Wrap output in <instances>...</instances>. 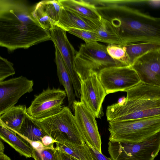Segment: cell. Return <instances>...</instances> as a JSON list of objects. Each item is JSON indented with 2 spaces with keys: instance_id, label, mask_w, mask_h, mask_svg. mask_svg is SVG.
<instances>
[{
  "instance_id": "30",
  "label": "cell",
  "mask_w": 160,
  "mask_h": 160,
  "mask_svg": "<svg viewBox=\"0 0 160 160\" xmlns=\"http://www.w3.org/2000/svg\"><path fill=\"white\" fill-rule=\"evenodd\" d=\"M41 142L44 147L51 148H54V143L57 142L48 135H46L43 137L42 139Z\"/></svg>"
},
{
  "instance_id": "17",
  "label": "cell",
  "mask_w": 160,
  "mask_h": 160,
  "mask_svg": "<svg viewBox=\"0 0 160 160\" xmlns=\"http://www.w3.org/2000/svg\"><path fill=\"white\" fill-rule=\"evenodd\" d=\"M0 138L20 155L26 158L32 157L33 148L30 143L23 137L1 125Z\"/></svg>"
},
{
  "instance_id": "23",
  "label": "cell",
  "mask_w": 160,
  "mask_h": 160,
  "mask_svg": "<svg viewBox=\"0 0 160 160\" xmlns=\"http://www.w3.org/2000/svg\"><path fill=\"white\" fill-rule=\"evenodd\" d=\"M27 140L41 141L42 139L47 135L35 122L33 118L27 115L19 130L17 133Z\"/></svg>"
},
{
  "instance_id": "4",
  "label": "cell",
  "mask_w": 160,
  "mask_h": 160,
  "mask_svg": "<svg viewBox=\"0 0 160 160\" xmlns=\"http://www.w3.org/2000/svg\"><path fill=\"white\" fill-rule=\"evenodd\" d=\"M33 119L47 135L57 142L82 145L86 144L74 116L68 106L63 107L59 113L48 118L41 119Z\"/></svg>"
},
{
  "instance_id": "13",
  "label": "cell",
  "mask_w": 160,
  "mask_h": 160,
  "mask_svg": "<svg viewBox=\"0 0 160 160\" xmlns=\"http://www.w3.org/2000/svg\"><path fill=\"white\" fill-rule=\"evenodd\" d=\"M33 81L23 76L0 82V116L15 106L24 94L33 91Z\"/></svg>"
},
{
  "instance_id": "3",
  "label": "cell",
  "mask_w": 160,
  "mask_h": 160,
  "mask_svg": "<svg viewBox=\"0 0 160 160\" xmlns=\"http://www.w3.org/2000/svg\"><path fill=\"white\" fill-rule=\"evenodd\" d=\"M112 7L120 14L106 19L111 22L123 45L146 42L160 43V17H154L126 6Z\"/></svg>"
},
{
  "instance_id": "1",
  "label": "cell",
  "mask_w": 160,
  "mask_h": 160,
  "mask_svg": "<svg viewBox=\"0 0 160 160\" xmlns=\"http://www.w3.org/2000/svg\"><path fill=\"white\" fill-rule=\"evenodd\" d=\"M25 1L0 0V46L12 51L51 40L50 31L34 18Z\"/></svg>"
},
{
  "instance_id": "35",
  "label": "cell",
  "mask_w": 160,
  "mask_h": 160,
  "mask_svg": "<svg viewBox=\"0 0 160 160\" xmlns=\"http://www.w3.org/2000/svg\"><path fill=\"white\" fill-rule=\"evenodd\" d=\"M4 146L2 143L1 141H0V152H4Z\"/></svg>"
},
{
  "instance_id": "10",
  "label": "cell",
  "mask_w": 160,
  "mask_h": 160,
  "mask_svg": "<svg viewBox=\"0 0 160 160\" xmlns=\"http://www.w3.org/2000/svg\"><path fill=\"white\" fill-rule=\"evenodd\" d=\"M66 96L65 90L48 87L39 94L34 96L30 105L27 108V113L36 119H42L56 114L62 109Z\"/></svg>"
},
{
  "instance_id": "14",
  "label": "cell",
  "mask_w": 160,
  "mask_h": 160,
  "mask_svg": "<svg viewBox=\"0 0 160 160\" xmlns=\"http://www.w3.org/2000/svg\"><path fill=\"white\" fill-rule=\"evenodd\" d=\"M132 66L141 82L160 87V49L150 51L139 57Z\"/></svg>"
},
{
  "instance_id": "9",
  "label": "cell",
  "mask_w": 160,
  "mask_h": 160,
  "mask_svg": "<svg viewBox=\"0 0 160 160\" xmlns=\"http://www.w3.org/2000/svg\"><path fill=\"white\" fill-rule=\"evenodd\" d=\"M98 74L107 94L126 92L141 82L138 73L132 66L105 68L101 70Z\"/></svg>"
},
{
  "instance_id": "26",
  "label": "cell",
  "mask_w": 160,
  "mask_h": 160,
  "mask_svg": "<svg viewBox=\"0 0 160 160\" xmlns=\"http://www.w3.org/2000/svg\"><path fill=\"white\" fill-rule=\"evenodd\" d=\"M32 157L34 160H59V152L55 148L45 147L39 150L33 148Z\"/></svg>"
},
{
  "instance_id": "12",
  "label": "cell",
  "mask_w": 160,
  "mask_h": 160,
  "mask_svg": "<svg viewBox=\"0 0 160 160\" xmlns=\"http://www.w3.org/2000/svg\"><path fill=\"white\" fill-rule=\"evenodd\" d=\"M74 116L81 135L88 145L102 152L101 137L96 117L83 103H74Z\"/></svg>"
},
{
  "instance_id": "11",
  "label": "cell",
  "mask_w": 160,
  "mask_h": 160,
  "mask_svg": "<svg viewBox=\"0 0 160 160\" xmlns=\"http://www.w3.org/2000/svg\"><path fill=\"white\" fill-rule=\"evenodd\" d=\"M66 31L58 25H55L50 31L51 40L58 49L70 77L74 93L80 97L81 84L75 66L77 52L68 41Z\"/></svg>"
},
{
  "instance_id": "2",
  "label": "cell",
  "mask_w": 160,
  "mask_h": 160,
  "mask_svg": "<svg viewBox=\"0 0 160 160\" xmlns=\"http://www.w3.org/2000/svg\"><path fill=\"white\" fill-rule=\"evenodd\" d=\"M126 98L107 107L108 122L132 120L160 115V87L140 82L126 91Z\"/></svg>"
},
{
  "instance_id": "6",
  "label": "cell",
  "mask_w": 160,
  "mask_h": 160,
  "mask_svg": "<svg viewBox=\"0 0 160 160\" xmlns=\"http://www.w3.org/2000/svg\"><path fill=\"white\" fill-rule=\"evenodd\" d=\"M160 151V131L140 142L109 141L108 152L112 160H154Z\"/></svg>"
},
{
  "instance_id": "16",
  "label": "cell",
  "mask_w": 160,
  "mask_h": 160,
  "mask_svg": "<svg viewBox=\"0 0 160 160\" xmlns=\"http://www.w3.org/2000/svg\"><path fill=\"white\" fill-rule=\"evenodd\" d=\"M82 18L97 34L101 42L123 45L120 37L109 21L103 17L100 20Z\"/></svg>"
},
{
  "instance_id": "21",
  "label": "cell",
  "mask_w": 160,
  "mask_h": 160,
  "mask_svg": "<svg viewBox=\"0 0 160 160\" xmlns=\"http://www.w3.org/2000/svg\"><path fill=\"white\" fill-rule=\"evenodd\" d=\"M58 25L66 31L71 28L93 31L92 28L82 17L62 7Z\"/></svg>"
},
{
  "instance_id": "29",
  "label": "cell",
  "mask_w": 160,
  "mask_h": 160,
  "mask_svg": "<svg viewBox=\"0 0 160 160\" xmlns=\"http://www.w3.org/2000/svg\"><path fill=\"white\" fill-rule=\"evenodd\" d=\"M89 151V160H112L108 158L97 150L87 145Z\"/></svg>"
},
{
  "instance_id": "20",
  "label": "cell",
  "mask_w": 160,
  "mask_h": 160,
  "mask_svg": "<svg viewBox=\"0 0 160 160\" xmlns=\"http://www.w3.org/2000/svg\"><path fill=\"white\" fill-rule=\"evenodd\" d=\"M61 6L79 16L93 20H100L102 16L93 4L88 1L58 0Z\"/></svg>"
},
{
  "instance_id": "27",
  "label": "cell",
  "mask_w": 160,
  "mask_h": 160,
  "mask_svg": "<svg viewBox=\"0 0 160 160\" xmlns=\"http://www.w3.org/2000/svg\"><path fill=\"white\" fill-rule=\"evenodd\" d=\"M67 32L82 39L85 42H101L97 34L93 31L83 29L71 28L69 29Z\"/></svg>"
},
{
  "instance_id": "18",
  "label": "cell",
  "mask_w": 160,
  "mask_h": 160,
  "mask_svg": "<svg viewBox=\"0 0 160 160\" xmlns=\"http://www.w3.org/2000/svg\"><path fill=\"white\" fill-rule=\"evenodd\" d=\"M55 61L59 81L64 87L66 93L68 100V107L74 112V103L76 100L72 83L60 52L55 47Z\"/></svg>"
},
{
  "instance_id": "19",
  "label": "cell",
  "mask_w": 160,
  "mask_h": 160,
  "mask_svg": "<svg viewBox=\"0 0 160 160\" xmlns=\"http://www.w3.org/2000/svg\"><path fill=\"white\" fill-rule=\"evenodd\" d=\"M27 108L24 105L12 108L0 116V125L17 133L28 114Z\"/></svg>"
},
{
  "instance_id": "8",
  "label": "cell",
  "mask_w": 160,
  "mask_h": 160,
  "mask_svg": "<svg viewBox=\"0 0 160 160\" xmlns=\"http://www.w3.org/2000/svg\"><path fill=\"white\" fill-rule=\"evenodd\" d=\"M80 82V102L93 113L96 118L103 115L102 104L107 95L100 82L98 72L90 69L78 76Z\"/></svg>"
},
{
  "instance_id": "25",
  "label": "cell",
  "mask_w": 160,
  "mask_h": 160,
  "mask_svg": "<svg viewBox=\"0 0 160 160\" xmlns=\"http://www.w3.org/2000/svg\"><path fill=\"white\" fill-rule=\"evenodd\" d=\"M107 50L113 59L122 62L126 66H130L124 45L109 44Z\"/></svg>"
},
{
  "instance_id": "7",
  "label": "cell",
  "mask_w": 160,
  "mask_h": 160,
  "mask_svg": "<svg viewBox=\"0 0 160 160\" xmlns=\"http://www.w3.org/2000/svg\"><path fill=\"white\" fill-rule=\"evenodd\" d=\"M107 47L96 41L81 44L75 59V69L78 76L90 69L98 72L105 68L126 66L113 59L108 53Z\"/></svg>"
},
{
  "instance_id": "24",
  "label": "cell",
  "mask_w": 160,
  "mask_h": 160,
  "mask_svg": "<svg viewBox=\"0 0 160 160\" xmlns=\"http://www.w3.org/2000/svg\"><path fill=\"white\" fill-rule=\"evenodd\" d=\"M55 143V148L58 151L64 152L79 160H89V151L86 143L84 145L66 142H57Z\"/></svg>"
},
{
  "instance_id": "22",
  "label": "cell",
  "mask_w": 160,
  "mask_h": 160,
  "mask_svg": "<svg viewBox=\"0 0 160 160\" xmlns=\"http://www.w3.org/2000/svg\"><path fill=\"white\" fill-rule=\"evenodd\" d=\"M124 45L130 66L137 59L148 52L160 49V43L157 42H142Z\"/></svg>"
},
{
  "instance_id": "15",
  "label": "cell",
  "mask_w": 160,
  "mask_h": 160,
  "mask_svg": "<svg viewBox=\"0 0 160 160\" xmlns=\"http://www.w3.org/2000/svg\"><path fill=\"white\" fill-rule=\"evenodd\" d=\"M62 6L57 0H44L33 7L32 14L43 28L50 31L58 25Z\"/></svg>"
},
{
  "instance_id": "28",
  "label": "cell",
  "mask_w": 160,
  "mask_h": 160,
  "mask_svg": "<svg viewBox=\"0 0 160 160\" xmlns=\"http://www.w3.org/2000/svg\"><path fill=\"white\" fill-rule=\"evenodd\" d=\"M15 73L13 64L6 59L0 57V82Z\"/></svg>"
},
{
  "instance_id": "34",
  "label": "cell",
  "mask_w": 160,
  "mask_h": 160,
  "mask_svg": "<svg viewBox=\"0 0 160 160\" xmlns=\"http://www.w3.org/2000/svg\"><path fill=\"white\" fill-rule=\"evenodd\" d=\"M0 160H11V159L4 152H0Z\"/></svg>"
},
{
  "instance_id": "33",
  "label": "cell",
  "mask_w": 160,
  "mask_h": 160,
  "mask_svg": "<svg viewBox=\"0 0 160 160\" xmlns=\"http://www.w3.org/2000/svg\"><path fill=\"white\" fill-rule=\"evenodd\" d=\"M146 1L148 5L153 8L160 7V0H147Z\"/></svg>"
},
{
  "instance_id": "32",
  "label": "cell",
  "mask_w": 160,
  "mask_h": 160,
  "mask_svg": "<svg viewBox=\"0 0 160 160\" xmlns=\"http://www.w3.org/2000/svg\"><path fill=\"white\" fill-rule=\"evenodd\" d=\"M33 148L37 150L42 149L44 147L41 141H31L27 140Z\"/></svg>"
},
{
  "instance_id": "31",
  "label": "cell",
  "mask_w": 160,
  "mask_h": 160,
  "mask_svg": "<svg viewBox=\"0 0 160 160\" xmlns=\"http://www.w3.org/2000/svg\"><path fill=\"white\" fill-rule=\"evenodd\" d=\"M58 151L59 160H79L64 152Z\"/></svg>"
},
{
  "instance_id": "5",
  "label": "cell",
  "mask_w": 160,
  "mask_h": 160,
  "mask_svg": "<svg viewBox=\"0 0 160 160\" xmlns=\"http://www.w3.org/2000/svg\"><path fill=\"white\" fill-rule=\"evenodd\" d=\"M109 141L137 142L160 131V115L147 118L108 122Z\"/></svg>"
}]
</instances>
